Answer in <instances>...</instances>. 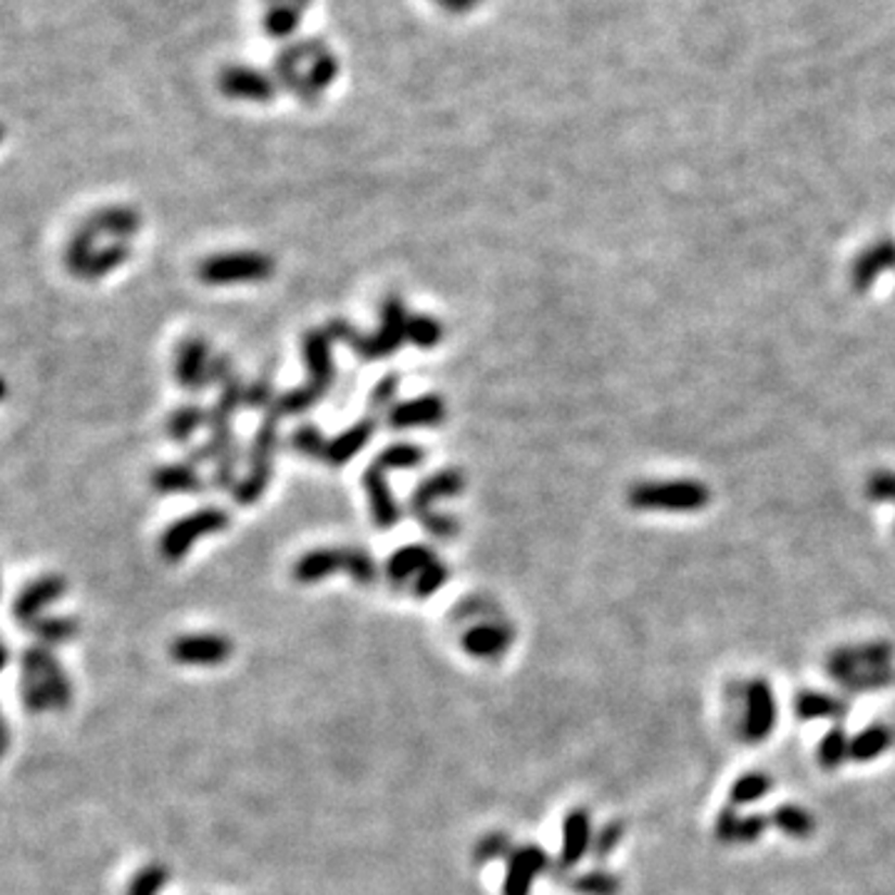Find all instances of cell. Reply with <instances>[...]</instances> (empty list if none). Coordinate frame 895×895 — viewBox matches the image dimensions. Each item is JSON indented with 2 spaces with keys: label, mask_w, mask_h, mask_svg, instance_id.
<instances>
[{
  "label": "cell",
  "mask_w": 895,
  "mask_h": 895,
  "mask_svg": "<svg viewBox=\"0 0 895 895\" xmlns=\"http://www.w3.org/2000/svg\"><path fill=\"white\" fill-rule=\"evenodd\" d=\"M448 582V567L441 563V559H433L424 572L416 578V595L418 597H430L433 592H438Z\"/></svg>",
  "instance_id": "f35d334b"
},
{
  "label": "cell",
  "mask_w": 895,
  "mask_h": 895,
  "mask_svg": "<svg viewBox=\"0 0 895 895\" xmlns=\"http://www.w3.org/2000/svg\"><path fill=\"white\" fill-rule=\"evenodd\" d=\"M513 632L505 625H478L463 636V647L470 652L472 657L480 659H497L501 654L510 647Z\"/></svg>",
  "instance_id": "ffe728a7"
},
{
  "label": "cell",
  "mask_w": 895,
  "mask_h": 895,
  "mask_svg": "<svg viewBox=\"0 0 895 895\" xmlns=\"http://www.w3.org/2000/svg\"><path fill=\"white\" fill-rule=\"evenodd\" d=\"M510 854V839L505 833H490L476 846V860L478 864H488V860L503 858Z\"/></svg>",
  "instance_id": "60d3db41"
},
{
  "label": "cell",
  "mask_w": 895,
  "mask_h": 895,
  "mask_svg": "<svg viewBox=\"0 0 895 895\" xmlns=\"http://www.w3.org/2000/svg\"><path fill=\"white\" fill-rule=\"evenodd\" d=\"M67 592V582L63 575H42V578L33 580L15 595L13 600V617L15 622L23 627H30L50 605L63 600Z\"/></svg>",
  "instance_id": "9c48e42d"
},
{
  "label": "cell",
  "mask_w": 895,
  "mask_h": 895,
  "mask_svg": "<svg viewBox=\"0 0 895 895\" xmlns=\"http://www.w3.org/2000/svg\"><path fill=\"white\" fill-rule=\"evenodd\" d=\"M277 269L269 254L260 252H231L210 256L200 264V279L212 287H229V283H256L266 281Z\"/></svg>",
  "instance_id": "5b68a950"
},
{
  "label": "cell",
  "mask_w": 895,
  "mask_h": 895,
  "mask_svg": "<svg viewBox=\"0 0 895 895\" xmlns=\"http://www.w3.org/2000/svg\"><path fill=\"white\" fill-rule=\"evenodd\" d=\"M0 590H3V584H0Z\"/></svg>",
  "instance_id": "681fc988"
},
{
  "label": "cell",
  "mask_w": 895,
  "mask_h": 895,
  "mask_svg": "<svg viewBox=\"0 0 895 895\" xmlns=\"http://www.w3.org/2000/svg\"><path fill=\"white\" fill-rule=\"evenodd\" d=\"M169 881L165 866H148L133 878L127 895H157Z\"/></svg>",
  "instance_id": "8d00e7d4"
},
{
  "label": "cell",
  "mask_w": 895,
  "mask_h": 895,
  "mask_svg": "<svg viewBox=\"0 0 895 895\" xmlns=\"http://www.w3.org/2000/svg\"><path fill=\"white\" fill-rule=\"evenodd\" d=\"M269 399H272V383L264 381V378H262L260 383H254L252 389H247L244 403L249 408H264L266 403H269Z\"/></svg>",
  "instance_id": "ee69618b"
},
{
  "label": "cell",
  "mask_w": 895,
  "mask_h": 895,
  "mask_svg": "<svg viewBox=\"0 0 895 895\" xmlns=\"http://www.w3.org/2000/svg\"><path fill=\"white\" fill-rule=\"evenodd\" d=\"M895 744V731L885 724H873L850 739V759L854 761H873L883 756Z\"/></svg>",
  "instance_id": "d4e9b609"
},
{
  "label": "cell",
  "mask_w": 895,
  "mask_h": 895,
  "mask_svg": "<svg viewBox=\"0 0 895 895\" xmlns=\"http://www.w3.org/2000/svg\"><path fill=\"white\" fill-rule=\"evenodd\" d=\"M433 559L436 555L424 545L403 547L389 559V578L393 584H406L408 580H416Z\"/></svg>",
  "instance_id": "cb8c5ba5"
},
{
  "label": "cell",
  "mask_w": 895,
  "mask_h": 895,
  "mask_svg": "<svg viewBox=\"0 0 895 895\" xmlns=\"http://www.w3.org/2000/svg\"><path fill=\"white\" fill-rule=\"evenodd\" d=\"M619 878L607 871H590L578 875L572 881V891L580 895H617L619 893Z\"/></svg>",
  "instance_id": "e575fe53"
},
{
  "label": "cell",
  "mask_w": 895,
  "mask_h": 895,
  "mask_svg": "<svg viewBox=\"0 0 895 895\" xmlns=\"http://www.w3.org/2000/svg\"><path fill=\"white\" fill-rule=\"evenodd\" d=\"M94 239H98V235H94L88 224H83V227L77 229L75 235L71 237V242H67L65 264H67V269H71V274H75V277H83L85 266L90 264L92 254L98 252V249H94Z\"/></svg>",
  "instance_id": "4dcf8cb0"
},
{
  "label": "cell",
  "mask_w": 895,
  "mask_h": 895,
  "mask_svg": "<svg viewBox=\"0 0 895 895\" xmlns=\"http://www.w3.org/2000/svg\"><path fill=\"white\" fill-rule=\"evenodd\" d=\"M206 418H210V413L206 411L197 408V406H185L169 416L167 433L172 436V441L187 443L189 438L194 436V430H200V426L206 424Z\"/></svg>",
  "instance_id": "d6a6232c"
},
{
  "label": "cell",
  "mask_w": 895,
  "mask_h": 895,
  "mask_svg": "<svg viewBox=\"0 0 895 895\" xmlns=\"http://www.w3.org/2000/svg\"><path fill=\"white\" fill-rule=\"evenodd\" d=\"M127 260H130V244H127V242H115V244L102 247L92 254L90 264L85 266L83 279L94 281V279L108 277L110 272H115L117 266H123Z\"/></svg>",
  "instance_id": "f1b7e54d"
},
{
  "label": "cell",
  "mask_w": 895,
  "mask_h": 895,
  "mask_svg": "<svg viewBox=\"0 0 895 895\" xmlns=\"http://www.w3.org/2000/svg\"><path fill=\"white\" fill-rule=\"evenodd\" d=\"M85 224L94 231V235H108L115 237L117 242H125L127 237H133L137 229H140V217L130 206H105V210L90 214Z\"/></svg>",
  "instance_id": "7402d4cb"
},
{
  "label": "cell",
  "mask_w": 895,
  "mask_h": 895,
  "mask_svg": "<svg viewBox=\"0 0 895 895\" xmlns=\"http://www.w3.org/2000/svg\"><path fill=\"white\" fill-rule=\"evenodd\" d=\"M169 654L179 665L214 667L229 659L231 642L222 634H187L172 642Z\"/></svg>",
  "instance_id": "8fae6325"
},
{
  "label": "cell",
  "mask_w": 895,
  "mask_h": 895,
  "mask_svg": "<svg viewBox=\"0 0 895 895\" xmlns=\"http://www.w3.org/2000/svg\"><path fill=\"white\" fill-rule=\"evenodd\" d=\"M846 759H850V739L846 729L833 727L819 744V764L823 769H839Z\"/></svg>",
  "instance_id": "1f68e13d"
},
{
  "label": "cell",
  "mask_w": 895,
  "mask_h": 895,
  "mask_svg": "<svg viewBox=\"0 0 895 895\" xmlns=\"http://www.w3.org/2000/svg\"><path fill=\"white\" fill-rule=\"evenodd\" d=\"M399 395V376H386L383 381H378L374 389V408H393V399Z\"/></svg>",
  "instance_id": "7bdbcfd3"
},
{
  "label": "cell",
  "mask_w": 895,
  "mask_h": 895,
  "mask_svg": "<svg viewBox=\"0 0 895 895\" xmlns=\"http://www.w3.org/2000/svg\"><path fill=\"white\" fill-rule=\"evenodd\" d=\"M445 416V403L441 395H420V399L395 403L389 411L391 428H416L436 426Z\"/></svg>",
  "instance_id": "2e32d148"
},
{
  "label": "cell",
  "mask_w": 895,
  "mask_h": 895,
  "mask_svg": "<svg viewBox=\"0 0 895 895\" xmlns=\"http://www.w3.org/2000/svg\"><path fill=\"white\" fill-rule=\"evenodd\" d=\"M443 339V326L433 316H408L406 341L416 343L418 349H433Z\"/></svg>",
  "instance_id": "836d02e7"
},
{
  "label": "cell",
  "mask_w": 895,
  "mask_h": 895,
  "mask_svg": "<svg viewBox=\"0 0 895 895\" xmlns=\"http://www.w3.org/2000/svg\"><path fill=\"white\" fill-rule=\"evenodd\" d=\"M364 486H366V493H368V503H371L374 522L383 530L393 528V525L401 520V507L395 505L393 495H391V488H389V483H386V468L378 466V463H374V466L366 470Z\"/></svg>",
  "instance_id": "ac0fdd59"
},
{
  "label": "cell",
  "mask_w": 895,
  "mask_h": 895,
  "mask_svg": "<svg viewBox=\"0 0 895 895\" xmlns=\"http://www.w3.org/2000/svg\"><path fill=\"white\" fill-rule=\"evenodd\" d=\"M547 868V854L540 846H522L510 856L503 895H530L532 881Z\"/></svg>",
  "instance_id": "4fadbf2b"
},
{
  "label": "cell",
  "mask_w": 895,
  "mask_h": 895,
  "mask_svg": "<svg viewBox=\"0 0 895 895\" xmlns=\"http://www.w3.org/2000/svg\"><path fill=\"white\" fill-rule=\"evenodd\" d=\"M777 727V699L764 679L748 682L744 690V724L742 734L748 744L766 742Z\"/></svg>",
  "instance_id": "ba28073f"
},
{
  "label": "cell",
  "mask_w": 895,
  "mask_h": 895,
  "mask_svg": "<svg viewBox=\"0 0 895 895\" xmlns=\"http://www.w3.org/2000/svg\"><path fill=\"white\" fill-rule=\"evenodd\" d=\"M622 836H625V825L622 823H617V821L607 823L605 829H600L597 839L592 841V854H595V858H607L619 846Z\"/></svg>",
  "instance_id": "b9f144b4"
},
{
  "label": "cell",
  "mask_w": 895,
  "mask_h": 895,
  "mask_svg": "<svg viewBox=\"0 0 895 895\" xmlns=\"http://www.w3.org/2000/svg\"><path fill=\"white\" fill-rule=\"evenodd\" d=\"M794 709L798 714V719L804 721H816V719H843L848 714V702L841 699V696L825 694V692H811L806 690L794 699Z\"/></svg>",
  "instance_id": "603a6c76"
},
{
  "label": "cell",
  "mask_w": 895,
  "mask_h": 895,
  "mask_svg": "<svg viewBox=\"0 0 895 895\" xmlns=\"http://www.w3.org/2000/svg\"><path fill=\"white\" fill-rule=\"evenodd\" d=\"M212 356L210 346L202 339H187L177 346L175 356V378L187 391H200L210 381Z\"/></svg>",
  "instance_id": "7c38bea8"
},
{
  "label": "cell",
  "mask_w": 895,
  "mask_h": 895,
  "mask_svg": "<svg viewBox=\"0 0 895 895\" xmlns=\"http://www.w3.org/2000/svg\"><path fill=\"white\" fill-rule=\"evenodd\" d=\"M346 572L358 584H374L376 582V563L366 550H346Z\"/></svg>",
  "instance_id": "74e56055"
},
{
  "label": "cell",
  "mask_w": 895,
  "mask_h": 895,
  "mask_svg": "<svg viewBox=\"0 0 895 895\" xmlns=\"http://www.w3.org/2000/svg\"><path fill=\"white\" fill-rule=\"evenodd\" d=\"M331 333L329 331H308L304 336V356L308 368V383L301 389L283 393L277 399V408L283 413H304L324 399L333 381V361H331Z\"/></svg>",
  "instance_id": "3957f363"
},
{
  "label": "cell",
  "mask_w": 895,
  "mask_h": 895,
  "mask_svg": "<svg viewBox=\"0 0 895 895\" xmlns=\"http://www.w3.org/2000/svg\"><path fill=\"white\" fill-rule=\"evenodd\" d=\"M771 789H773V779L769 777V773H764V771L744 773L742 779L734 781V786H731L729 791L731 806H748V804L761 802Z\"/></svg>",
  "instance_id": "f546056e"
},
{
  "label": "cell",
  "mask_w": 895,
  "mask_h": 895,
  "mask_svg": "<svg viewBox=\"0 0 895 895\" xmlns=\"http://www.w3.org/2000/svg\"><path fill=\"white\" fill-rule=\"evenodd\" d=\"M294 448H299V451L308 455V458H324L326 438L322 436V430L318 428L304 426L294 433Z\"/></svg>",
  "instance_id": "ab89813d"
},
{
  "label": "cell",
  "mask_w": 895,
  "mask_h": 895,
  "mask_svg": "<svg viewBox=\"0 0 895 895\" xmlns=\"http://www.w3.org/2000/svg\"><path fill=\"white\" fill-rule=\"evenodd\" d=\"M463 486H466V480H463L461 472H455V470L436 472V476L426 478L424 483L416 488V493H413V497H411V510L416 513L418 520H424V518H428L430 513H433V510H430L433 503L443 501V497L458 495L463 490Z\"/></svg>",
  "instance_id": "9a60e30c"
},
{
  "label": "cell",
  "mask_w": 895,
  "mask_h": 895,
  "mask_svg": "<svg viewBox=\"0 0 895 895\" xmlns=\"http://www.w3.org/2000/svg\"><path fill=\"white\" fill-rule=\"evenodd\" d=\"M279 416L281 413L274 408L269 416L264 418V424L256 430L252 453H249V472L247 478H242L235 488V501L239 505H252L264 495L266 486H269L272 478V461L274 451H277V438H279Z\"/></svg>",
  "instance_id": "277c9868"
},
{
  "label": "cell",
  "mask_w": 895,
  "mask_h": 895,
  "mask_svg": "<svg viewBox=\"0 0 895 895\" xmlns=\"http://www.w3.org/2000/svg\"><path fill=\"white\" fill-rule=\"evenodd\" d=\"M3 135H5V130H3V125H0V142H3Z\"/></svg>",
  "instance_id": "c3c4849f"
},
{
  "label": "cell",
  "mask_w": 895,
  "mask_h": 895,
  "mask_svg": "<svg viewBox=\"0 0 895 895\" xmlns=\"http://www.w3.org/2000/svg\"><path fill=\"white\" fill-rule=\"evenodd\" d=\"M766 825H769V821H766L764 816H739L734 811V806H731L717 816V836L724 843H754L761 839Z\"/></svg>",
  "instance_id": "44dd1931"
},
{
  "label": "cell",
  "mask_w": 895,
  "mask_h": 895,
  "mask_svg": "<svg viewBox=\"0 0 895 895\" xmlns=\"http://www.w3.org/2000/svg\"><path fill=\"white\" fill-rule=\"evenodd\" d=\"M227 525L229 515L219 510V507H204V510L189 513L182 520L172 522L165 530V535L160 540V553L167 563H179L197 540L212 535V532L227 530Z\"/></svg>",
  "instance_id": "8992f818"
},
{
  "label": "cell",
  "mask_w": 895,
  "mask_h": 895,
  "mask_svg": "<svg viewBox=\"0 0 895 895\" xmlns=\"http://www.w3.org/2000/svg\"><path fill=\"white\" fill-rule=\"evenodd\" d=\"M374 428H376L374 418L358 420L356 426H351L349 430H343L341 436H336V438H331V441H326L324 458H322V461H326V463H329V466H333V468L346 466V463H349L351 458H354V455H356L358 451H364L366 443L371 441Z\"/></svg>",
  "instance_id": "d6986e66"
},
{
  "label": "cell",
  "mask_w": 895,
  "mask_h": 895,
  "mask_svg": "<svg viewBox=\"0 0 895 895\" xmlns=\"http://www.w3.org/2000/svg\"><path fill=\"white\" fill-rule=\"evenodd\" d=\"M773 825L781 833H786L789 839H811V833L816 831V821L814 816L806 811L802 806H794V804H786L773 811Z\"/></svg>",
  "instance_id": "83f0119b"
},
{
  "label": "cell",
  "mask_w": 895,
  "mask_h": 895,
  "mask_svg": "<svg viewBox=\"0 0 895 895\" xmlns=\"http://www.w3.org/2000/svg\"><path fill=\"white\" fill-rule=\"evenodd\" d=\"M5 395H8V383H5V378L0 376V401H3Z\"/></svg>",
  "instance_id": "7dc6e473"
},
{
  "label": "cell",
  "mask_w": 895,
  "mask_h": 895,
  "mask_svg": "<svg viewBox=\"0 0 895 895\" xmlns=\"http://www.w3.org/2000/svg\"><path fill=\"white\" fill-rule=\"evenodd\" d=\"M28 630L38 636V644L42 647H58V644H67L73 642L77 632H80V622L73 617H46L42 615L40 619H36Z\"/></svg>",
  "instance_id": "484cf974"
},
{
  "label": "cell",
  "mask_w": 895,
  "mask_h": 895,
  "mask_svg": "<svg viewBox=\"0 0 895 895\" xmlns=\"http://www.w3.org/2000/svg\"><path fill=\"white\" fill-rule=\"evenodd\" d=\"M21 675L33 677L48 692V699L53 704V711H63L73 702V684L67 679L63 665L50 647L33 644L21 654Z\"/></svg>",
  "instance_id": "52a82bcc"
},
{
  "label": "cell",
  "mask_w": 895,
  "mask_h": 895,
  "mask_svg": "<svg viewBox=\"0 0 895 895\" xmlns=\"http://www.w3.org/2000/svg\"><path fill=\"white\" fill-rule=\"evenodd\" d=\"M8 746H11V729H8L5 719H3V711H0V759H3Z\"/></svg>",
  "instance_id": "f6af8a7d"
},
{
  "label": "cell",
  "mask_w": 895,
  "mask_h": 895,
  "mask_svg": "<svg viewBox=\"0 0 895 895\" xmlns=\"http://www.w3.org/2000/svg\"><path fill=\"white\" fill-rule=\"evenodd\" d=\"M339 570H346V550L318 547L301 555L291 575H294V580L301 584H314L331 578V575Z\"/></svg>",
  "instance_id": "e0dca14e"
},
{
  "label": "cell",
  "mask_w": 895,
  "mask_h": 895,
  "mask_svg": "<svg viewBox=\"0 0 895 895\" xmlns=\"http://www.w3.org/2000/svg\"><path fill=\"white\" fill-rule=\"evenodd\" d=\"M406 324H408V312L403 306V301L399 297H389L381 306V329L371 336L356 333L354 326L349 322H331V326L326 331L331 333V339H339L343 343H349L351 349L356 351L361 358L376 361L391 356L395 349L406 341Z\"/></svg>",
  "instance_id": "7a4b0ae2"
},
{
  "label": "cell",
  "mask_w": 895,
  "mask_h": 895,
  "mask_svg": "<svg viewBox=\"0 0 895 895\" xmlns=\"http://www.w3.org/2000/svg\"><path fill=\"white\" fill-rule=\"evenodd\" d=\"M378 466H383L386 470H403V468H416L424 463V451L418 445L403 443V445H391L376 458Z\"/></svg>",
  "instance_id": "d590c367"
},
{
  "label": "cell",
  "mask_w": 895,
  "mask_h": 895,
  "mask_svg": "<svg viewBox=\"0 0 895 895\" xmlns=\"http://www.w3.org/2000/svg\"><path fill=\"white\" fill-rule=\"evenodd\" d=\"M893 650L883 642L843 647L829 657V675L846 692H873L893 684Z\"/></svg>",
  "instance_id": "6da1fadb"
},
{
  "label": "cell",
  "mask_w": 895,
  "mask_h": 895,
  "mask_svg": "<svg viewBox=\"0 0 895 895\" xmlns=\"http://www.w3.org/2000/svg\"><path fill=\"white\" fill-rule=\"evenodd\" d=\"M8 661H11V650H8L5 644H0V671L8 667Z\"/></svg>",
  "instance_id": "bcb514c9"
},
{
  "label": "cell",
  "mask_w": 895,
  "mask_h": 895,
  "mask_svg": "<svg viewBox=\"0 0 895 895\" xmlns=\"http://www.w3.org/2000/svg\"><path fill=\"white\" fill-rule=\"evenodd\" d=\"M592 846V823L588 808H575L567 814L563 825V850H559V868L578 866Z\"/></svg>",
  "instance_id": "5bb4252c"
},
{
  "label": "cell",
  "mask_w": 895,
  "mask_h": 895,
  "mask_svg": "<svg viewBox=\"0 0 895 895\" xmlns=\"http://www.w3.org/2000/svg\"><path fill=\"white\" fill-rule=\"evenodd\" d=\"M704 490L692 483H644L632 490L630 501L634 507H659V510H686L704 503Z\"/></svg>",
  "instance_id": "30bf717a"
},
{
  "label": "cell",
  "mask_w": 895,
  "mask_h": 895,
  "mask_svg": "<svg viewBox=\"0 0 895 895\" xmlns=\"http://www.w3.org/2000/svg\"><path fill=\"white\" fill-rule=\"evenodd\" d=\"M152 488L157 493H189V490H200L202 480L192 466L175 463V466H165L152 472Z\"/></svg>",
  "instance_id": "4316f807"
}]
</instances>
